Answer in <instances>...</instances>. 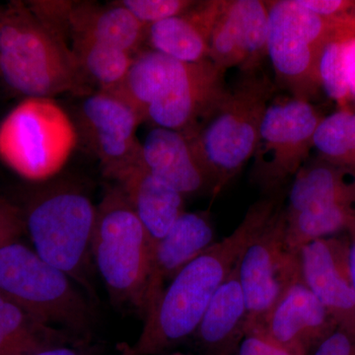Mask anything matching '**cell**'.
Here are the masks:
<instances>
[{"instance_id": "8992f818", "label": "cell", "mask_w": 355, "mask_h": 355, "mask_svg": "<svg viewBox=\"0 0 355 355\" xmlns=\"http://www.w3.org/2000/svg\"><path fill=\"white\" fill-rule=\"evenodd\" d=\"M268 6L266 58L275 71V85L291 97L312 102L321 88L319 60L324 46L352 39L301 0H273Z\"/></svg>"}, {"instance_id": "836d02e7", "label": "cell", "mask_w": 355, "mask_h": 355, "mask_svg": "<svg viewBox=\"0 0 355 355\" xmlns=\"http://www.w3.org/2000/svg\"><path fill=\"white\" fill-rule=\"evenodd\" d=\"M345 64L350 92L355 97V39L347 42L345 51Z\"/></svg>"}, {"instance_id": "6da1fadb", "label": "cell", "mask_w": 355, "mask_h": 355, "mask_svg": "<svg viewBox=\"0 0 355 355\" xmlns=\"http://www.w3.org/2000/svg\"><path fill=\"white\" fill-rule=\"evenodd\" d=\"M280 202L277 195H270L253 203L230 235L175 275L144 318V329L132 347L137 355L157 354L195 335L214 293Z\"/></svg>"}, {"instance_id": "2e32d148", "label": "cell", "mask_w": 355, "mask_h": 355, "mask_svg": "<svg viewBox=\"0 0 355 355\" xmlns=\"http://www.w3.org/2000/svg\"><path fill=\"white\" fill-rule=\"evenodd\" d=\"M338 328L300 273L287 287L263 324L266 333L275 340L306 355L312 354Z\"/></svg>"}, {"instance_id": "484cf974", "label": "cell", "mask_w": 355, "mask_h": 355, "mask_svg": "<svg viewBox=\"0 0 355 355\" xmlns=\"http://www.w3.org/2000/svg\"><path fill=\"white\" fill-rule=\"evenodd\" d=\"M318 157L355 170V113L340 109L324 116L313 139Z\"/></svg>"}, {"instance_id": "7402d4cb", "label": "cell", "mask_w": 355, "mask_h": 355, "mask_svg": "<svg viewBox=\"0 0 355 355\" xmlns=\"http://www.w3.org/2000/svg\"><path fill=\"white\" fill-rule=\"evenodd\" d=\"M69 28L72 40L96 42L135 55L146 44L148 27L119 2L103 8L72 4Z\"/></svg>"}, {"instance_id": "8fae6325", "label": "cell", "mask_w": 355, "mask_h": 355, "mask_svg": "<svg viewBox=\"0 0 355 355\" xmlns=\"http://www.w3.org/2000/svg\"><path fill=\"white\" fill-rule=\"evenodd\" d=\"M236 270L246 300L248 329L263 327L270 311L300 273L297 253L286 242L284 202L248 243Z\"/></svg>"}, {"instance_id": "9c48e42d", "label": "cell", "mask_w": 355, "mask_h": 355, "mask_svg": "<svg viewBox=\"0 0 355 355\" xmlns=\"http://www.w3.org/2000/svg\"><path fill=\"white\" fill-rule=\"evenodd\" d=\"M286 242L292 251L343 234L355 219V170L320 157L292 180L286 205Z\"/></svg>"}, {"instance_id": "603a6c76", "label": "cell", "mask_w": 355, "mask_h": 355, "mask_svg": "<svg viewBox=\"0 0 355 355\" xmlns=\"http://www.w3.org/2000/svg\"><path fill=\"white\" fill-rule=\"evenodd\" d=\"M84 342L69 331L44 323L19 305L0 295V355H32Z\"/></svg>"}, {"instance_id": "f546056e", "label": "cell", "mask_w": 355, "mask_h": 355, "mask_svg": "<svg viewBox=\"0 0 355 355\" xmlns=\"http://www.w3.org/2000/svg\"><path fill=\"white\" fill-rule=\"evenodd\" d=\"M236 350L237 355H306L275 340L263 327L248 329Z\"/></svg>"}, {"instance_id": "7c38bea8", "label": "cell", "mask_w": 355, "mask_h": 355, "mask_svg": "<svg viewBox=\"0 0 355 355\" xmlns=\"http://www.w3.org/2000/svg\"><path fill=\"white\" fill-rule=\"evenodd\" d=\"M300 277L338 328L355 334V289L347 233L315 240L298 250Z\"/></svg>"}, {"instance_id": "d4e9b609", "label": "cell", "mask_w": 355, "mask_h": 355, "mask_svg": "<svg viewBox=\"0 0 355 355\" xmlns=\"http://www.w3.org/2000/svg\"><path fill=\"white\" fill-rule=\"evenodd\" d=\"M72 41V53L86 80L97 84L102 92L116 88L127 76L135 55L96 42Z\"/></svg>"}, {"instance_id": "4dcf8cb0", "label": "cell", "mask_w": 355, "mask_h": 355, "mask_svg": "<svg viewBox=\"0 0 355 355\" xmlns=\"http://www.w3.org/2000/svg\"><path fill=\"white\" fill-rule=\"evenodd\" d=\"M25 231L22 212L11 203L0 198V248L18 242Z\"/></svg>"}, {"instance_id": "d590c367", "label": "cell", "mask_w": 355, "mask_h": 355, "mask_svg": "<svg viewBox=\"0 0 355 355\" xmlns=\"http://www.w3.org/2000/svg\"><path fill=\"white\" fill-rule=\"evenodd\" d=\"M0 15H1V13H0Z\"/></svg>"}, {"instance_id": "4fadbf2b", "label": "cell", "mask_w": 355, "mask_h": 355, "mask_svg": "<svg viewBox=\"0 0 355 355\" xmlns=\"http://www.w3.org/2000/svg\"><path fill=\"white\" fill-rule=\"evenodd\" d=\"M268 1L221 0L210 37L209 60L223 72L261 69L266 55Z\"/></svg>"}, {"instance_id": "cb8c5ba5", "label": "cell", "mask_w": 355, "mask_h": 355, "mask_svg": "<svg viewBox=\"0 0 355 355\" xmlns=\"http://www.w3.org/2000/svg\"><path fill=\"white\" fill-rule=\"evenodd\" d=\"M81 116L89 137L137 140L135 132L142 123L127 104L101 91L86 98Z\"/></svg>"}, {"instance_id": "5bb4252c", "label": "cell", "mask_w": 355, "mask_h": 355, "mask_svg": "<svg viewBox=\"0 0 355 355\" xmlns=\"http://www.w3.org/2000/svg\"><path fill=\"white\" fill-rule=\"evenodd\" d=\"M224 74L210 60L198 62L183 83L147 108L146 121L193 137L227 92Z\"/></svg>"}, {"instance_id": "7a4b0ae2", "label": "cell", "mask_w": 355, "mask_h": 355, "mask_svg": "<svg viewBox=\"0 0 355 355\" xmlns=\"http://www.w3.org/2000/svg\"><path fill=\"white\" fill-rule=\"evenodd\" d=\"M0 73L27 97L88 90L64 36L42 22L29 6L16 2L0 15Z\"/></svg>"}, {"instance_id": "ffe728a7", "label": "cell", "mask_w": 355, "mask_h": 355, "mask_svg": "<svg viewBox=\"0 0 355 355\" xmlns=\"http://www.w3.org/2000/svg\"><path fill=\"white\" fill-rule=\"evenodd\" d=\"M114 179L118 180L119 186L146 229L153 250L184 214V196L149 174L140 160Z\"/></svg>"}, {"instance_id": "277c9868", "label": "cell", "mask_w": 355, "mask_h": 355, "mask_svg": "<svg viewBox=\"0 0 355 355\" xmlns=\"http://www.w3.org/2000/svg\"><path fill=\"white\" fill-rule=\"evenodd\" d=\"M0 295L87 342L94 315L85 297L69 275L19 242L0 248Z\"/></svg>"}, {"instance_id": "9a60e30c", "label": "cell", "mask_w": 355, "mask_h": 355, "mask_svg": "<svg viewBox=\"0 0 355 355\" xmlns=\"http://www.w3.org/2000/svg\"><path fill=\"white\" fill-rule=\"evenodd\" d=\"M216 243V231L205 212L184 211L153 247L141 312L146 318L167 284L184 266Z\"/></svg>"}, {"instance_id": "52a82bcc", "label": "cell", "mask_w": 355, "mask_h": 355, "mask_svg": "<svg viewBox=\"0 0 355 355\" xmlns=\"http://www.w3.org/2000/svg\"><path fill=\"white\" fill-rule=\"evenodd\" d=\"M151 244L120 186L110 189L96 209L92 259L111 297L140 311Z\"/></svg>"}, {"instance_id": "83f0119b", "label": "cell", "mask_w": 355, "mask_h": 355, "mask_svg": "<svg viewBox=\"0 0 355 355\" xmlns=\"http://www.w3.org/2000/svg\"><path fill=\"white\" fill-rule=\"evenodd\" d=\"M197 2L191 0H123L120 3L142 24L148 27L187 12Z\"/></svg>"}, {"instance_id": "30bf717a", "label": "cell", "mask_w": 355, "mask_h": 355, "mask_svg": "<svg viewBox=\"0 0 355 355\" xmlns=\"http://www.w3.org/2000/svg\"><path fill=\"white\" fill-rule=\"evenodd\" d=\"M324 116L312 102L273 98L261 121L252 178L275 195L293 180L309 158L313 139Z\"/></svg>"}, {"instance_id": "e0dca14e", "label": "cell", "mask_w": 355, "mask_h": 355, "mask_svg": "<svg viewBox=\"0 0 355 355\" xmlns=\"http://www.w3.org/2000/svg\"><path fill=\"white\" fill-rule=\"evenodd\" d=\"M140 164L184 197L212 193L209 175L183 132L160 127L151 130L140 149Z\"/></svg>"}, {"instance_id": "e575fe53", "label": "cell", "mask_w": 355, "mask_h": 355, "mask_svg": "<svg viewBox=\"0 0 355 355\" xmlns=\"http://www.w3.org/2000/svg\"><path fill=\"white\" fill-rule=\"evenodd\" d=\"M349 239V261L350 275L355 289V219L345 231Z\"/></svg>"}, {"instance_id": "d6a6232c", "label": "cell", "mask_w": 355, "mask_h": 355, "mask_svg": "<svg viewBox=\"0 0 355 355\" xmlns=\"http://www.w3.org/2000/svg\"><path fill=\"white\" fill-rule=\"evenodd\" d=\"M32 355H137L132 347L123 345L116 352H107L106 349L94 345H89L86 342L62 345L53 349L43 350Z\"/></svg>"}, {"instance_id": "ba28073f", "label": "cell", "mask_w": 355, "mask_h": 355, "mask_svg": "<svg viewBox=\"0 0 355 355\" xmlns=\"http://www.w3.org/2000/svg\"><path fill=\"white\" fill-rule=\"evenodd\" d=\"M24 219L34 251L88 287L96 220L90 198L73 187H55L33 202Z\"/></svg>"}, {"instance_id": "4316f807", "label": "cell", "mask_w": 355, "mask_h": 355, "mask_svg": "<svg viewBox=\"0 0 355 355\" xmlns=\"http://www.w3.org/2000/svg\"><path fill=\"white\" fill-rule=\"evenodd\" d=\"M347 42L334 41L322 50L319 60V78L321 88L330 99L338 103L340 109L347 108L352 97L345 64Z\"/></svg>"}, {"instance_id": "ac0fdd59", "label": "cell", "mask_w": 355, "mask_h": 355, "mask_svg": "<svg viewBox=\"0 0 355 355\" xmlns=\"http://www.w3.org/2000/svg\"><path fill=\"white\" fill-rule=\"evenodd\" d=\"M221 0L198 1L190 10L148 26L146 43L151 50L187 64L209 60L210 37Z\"/></svg>"}, {"instance_id": "d6986e66", "label": "cell", "mask_w": 355, "mask_h": 355, "mask_svg": "<svg viewBox=\"0 0 355 355\" xmlns=\"http://www.w3.org/2000/svg\"><path fill=\"white\" fill-rule=\"evenodd\" d=\"M196 64L180 62L151 49L140 51L133 57L123 80L105 93L127 104L144 121L147 108L183 83Z\"/></svg>"}, {"instance_id": "44dd1931", "label": "cell", "mask_w": 355, "mask_h": 355, "mask_svg": "<svg viewBox=\"0 0 355 355\" xmlns=\"http://www.w3.org/2000/svg\"><path fill=\"white\" fill-rule=\"evenodd\" d=\"M247 330L246 300L235 266L214 293L193 336L207 354L229 355Z\"/></svg>"}, {"instance_id": "1f68e13d", "label": "cell", "mask_w": 355, "mask_h": 355, "mask_svg": "<svg viewBox=\"0 0 355 355\" xmlns=\"http://www.w3.org/2000/svg\"><path fill=\"white\" fill-rule=\"evenodd\" d=\"M311 355H355V334L336 329Z\"/></svg>"}, {"instance_id": "f1b7e54d", "label": "cell", "mask_w": 355, "mask_h": 355, "mask_svg": "<svg viewBox=\"0 0 355 355\" xmlns=\"http://www.w3.org/2000/svg\"><path fill=\"white\" fill-rule=\"evenodd\" d=\"M306 7L355 39V1L352 0H301Z\"/></svg>"}, {"instance_id": "3957f363", "label": "cell", "mask_w": 355, "mask_h": 355, "mask_svg": "<svg viewBox=\"0 0 355 355\" xmlns=\"http://www.w3.org/2000/svg\"><path fill=\"white\" fill-rule=\"evenodd\" d=\"M272 79L260 69L241 72L214 114L190 137L218 195L253 158L261 121L275 94Z\"/></svg>"}, {"instance_id": "5b68a950", "label": "cell", "mask_w": 355, "mask_h": 355, "mask_svg": "<svg viewBox=\"0 0 355 355\" xmlns=\"http://www.w3.org/2000/svg\"><path fill=\"white\" fill-rule=\"evenodd\" d=\"M77 139L76 125L53 98L27 97L0 123V160L24 179L46 181L69 162Z\"/></svg>"}]
</instances>
